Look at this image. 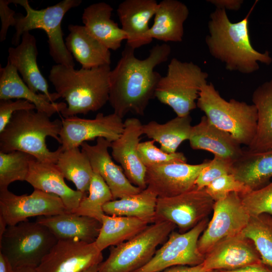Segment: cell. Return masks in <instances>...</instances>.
<instances>
[{
    "label": "cell",
    "mask_w": 272,
    "mask_h": 272,
    "mask_svg": "<svg viewBox=\"0 0 272 272\" xmlns=\"http://www.w3.org/2000/svg\"><path fill=\"white\" fill-rule=\"evenodd\" d=\"M12 3V0H0V17L1 29L0 31V41L6 39L8 29L10 26L16 25V14L15 11L9 8V5Z\"/></svg>",
    "instance_id": "cell-43"
},
{
    "label": "cell",
    "mask_w": 272,
    "mask_h": 272,
    "mask_svg": "<svg viewBox=\"0 0 272 272\" xmlns=\"http://www.w3.org/2000/svg\"><path fill=\"white\" fill-rule=\"evenodd\" d=\"M255 4L242 20L236 23L230 20L224 9L216 8L210 15L206 45L211 55L229 71L250 74L259 70V62L266 65L272 62L268 51L259 52L251 43L249 20Z\"/></svg>",
    "instance_id": "cell-2"
},
{
    "label": "cell",
    "mask_w": 272,
    "mask_h": 272,
    "mask_svg": "<svg viewBox=\"0 0 272 272\" xmlns=\"http://www.w3.org/2000/svg\"><path fill=\"white\" fill-rule=\"evenodd\" d=\"M158 196L149 188L141 192L113 199L103 207L109 216L137 218L149 224L155 223Z\"/></svg>",
    "instance_id": "cell-32"
},
{
    "label": "cell",
    "mask_w": 272,
    "mask_h": 272,
    "mask_svg": "<svg viewBox=\"0 0 272 272\" xmlns=\"http://www.w3.org/2000/svg\"><path fill=\"white\" fill-rule=\"evenodd\" d=\"M33 156L15 151L9 153L0 152V190L8 189L16 181H26Z\"/></svg>",
    "instance_id": "cell-37"
},
{
    "label": "cell",
    "mask_w": 272,
    "mask_h": 272,
    "mask_svg": "<svg viewBox=\"0 0 272 272\" xmlns=\"http://www.w3.org/2000/svg\"><path fill=\"white\" fill-rule=\"evenodd\" d=\"M143 124L137 118H128L124 121L120 136L111 144V154L118 163L128 180L144 190L147 187L145 177L147 168L141 161L138 146L143 134Z\"/></svg>",
    "instance_id": "cell-18"
},
{
    "label": "cell",
    "mask_w": 272,
    "mask_h": 272,
    "mask_svg": "<svg viewBox=\"0 0 272 272\" xmlns=\"http://www.w3.org/2000/svg\"><path fill=\"white\" fill-rule=\"evenodd\" d=\"M45 113L34 110L15 112L8 124L0 132V152L18 151L26 153L42 162L56 164L62 150L60 146L50 151L46 139L50 137L60 144L59 134L62 120H51Z\"/></svg>",
    "instance_id": "cell-4"
},
{
    "label": "cell",
    "mask_w": 272,
    "mask_h": 272,
    "mask_svg": "<svg viewBox=\"0 0 272 272\" xmlns=\"http://www.w3.org/2000/svg\"><path fill=\"white\" fill-rule=\"evenodd\" d=\"M69 213L57 195L34 189L29 195H18L8 189L0 190V215L8 226L15 225L33 217Z\"/></svg>",
    "instance_id": "cell-13"
},
{
    "label": "cell",
    "mask_w": 272,
    "mask_h": 272,
    "mask_svg": "<svg viewBox=\"0 0 272 272\" xmlns=\"http://www.w3.org/2000/svg\"><path fill=\"white\" fill-rule=\"evenodd\" d=\"M209 222L206 218L185 233L172 231L152 259L133 272H160L173 266H193L202 263L205 255L198 249V241Z\"/></svg>",
    "instance_id": "cell-11"
},
{
    "label": "cell",
    "mask_w": 272,
    "mask_h": 272,
    "mask_svg": "<svg viewBox=\"0 0 272 272\" xmlns=\"http://www.w3.org/2000/svg\"><path fill=\"white\" fill-rule=\"evenodd\" d=\"M36 221L46 227L57 240L76 239L91 243L98 236L101 223L73 213L38 217Z\"/></svg>",
    "instance_id": "cell-26"
},
{
    "label": "cell",
    "mask_w": 272,
    "mask_h": 272,
    "mask_svg": "<svg viewBox=\"0 0 272 272\" xmlns=\"http://www.w3.org/2000/svg\"><path fill=\"white\" fill-rule=\"evenodd\" d=\"M12 99L27 100L35 106L37 111L49 117L67 107L66 103L52 102L46 95L33 91L21 78L17 69L8 62L5 66L0 67V100Z\"/></svg>",
    "instance_id": "cell-24"
},
{
    "label": "cell",
    "mask_w": 272,
    "mask_h": 272,
    "mask_svg": "<svg viewBox=\"0 0 272 272\" xmlns=\"http://www.w3.org/2000/svg\"><path fill=\"white\" fill-rule=\"evenodd\" d=\"M113 9L105 2H98L86 7L82 14V22L89 34L109 50L121 47L126 35L117 23L111 19Z\"/></svg>",
    "instance_id": "cell-25"
},
{
    "label": "cell",
    "mask_w": 272,
    "mask_h": 272,
    "mask_svg": "<svg viewBox=\"0 0 272 272\" xmlns=\"http://www.w3.org/2000/svg\"><path fill=\"white\" fill-rule=\"evenodd\" d=\"M160 272H211L206 271L201 264L189 265H176L166 268Z\"/></svg>",
    "instance_id": "cell-46"
},
{
    "label": "cell",
    "mask_w": 272,
    "mask_h": 272,
    "mask_svg": "<svg viewBox=\"0 0 272 272\" xmlns=\"http://www.w3.org/2000/svg\"><path fill=\"white\" fill-rule=\"evenodd\" d=\"M233 162L218 156H214L200 172L195 181L197 189H204L213 181L226 174H231Z\"/></svg>",
    "instance_id": "cell-41"
},
{
    "label": "cell",
    "mask_w": 272,
    "mask_h": 272,
    "mask_svg": "<svg viewBox=\"0 0 272 272\" xmlns=\"http://www.w3.org/2000/svg\"><path fill=\"white\" fill-rule=\"evenodd\" d=\"M148 225L146 222L137 218L104 214L95 244L102 251L108 247L116 246L131 239Z\"/></svg>",
    "instance_id": "cell-33"
},
{
    "label": "cell",
    "mask_w": 272,
    "mask_h": 272,
    "mask_svg": "<svg viewBox=\"0 0 272 272\" xmlns=\"http://www.w3.org/2000/svg\"><path fill=\"white\" fill-rule=\"evenodd\" d=\"M231 174L250 191L262 187L272 178V150H243L233 163Z\"/></svg>",
    "instance_id": "cell-29"
},
{
    "label": "cell",
    "mask_w": 272,
    "mask_h": 272,
    "mask_svg": "<svg viewBox=\"0 0 272 272\" xmlns=\"http://www.w3.org/2000/svg\"><path fill=\"white\" fill-rule=\"evenodd\" d=\"M171 51L166 43L157 44L147 58L140 59L135 56L134 49L126 45L109 74L108 102L113 113L122 118L129 113L144 115L162 78L154 69L167 60Z\"/></svg>",
    "instance_id": "cell-1"
},
{
    "label": "cell",
    "mask_w": 272,
    "mask_h": 272,
    "mask_svg": "<svg viewBox=\"0 0 272 272\" xmlns=\"http://www.w3.org/2000/svg\"><path fill=\"white\" fill-rule=\"evenodd\" d=\"M208 77L207 73L193 62L173 58L166 75L157 85L155 98L170 107L177 116L189 115L197 107L200 88L208 83Z\"/></svg>",
    "instance_id": "cell-7"
},
{
    "label": "cell",
    "mask_w": 272,
    "mask_h": 272,
    "mask_svg": "<svg viewBox=\"0 0 272 272\" xmlns=\"http://www.w3.org/2000/svg\"><path fill=\"white\" fill-rule=\"evenodd\" d=\"M196 106L215 126L231 134L248 147L256 130L257 113L254 104L235 99L227 101L211 83L200 88Z\"/></svg>",
    "instance_id": "cell-5"
},
{
    "label": "cell",
    "mask_w": 272,
    "mask_h": 272,
    "mask_svg": "<svg viewBox=\"0 0 272 272\" xmlns=\"http://www.w3.org/2000/svg\"><path fill=\"white\" fill-rule=\"evenodd\" d=\"M66 47L82 65L90 69L111 63L110 50L90 35L84 26L70 25Z\"/></svg>",
    "instance_id": "cell-28"
},
{
    "label": "cell",
    "mask_w": 272,
    "mask_h": 272,
    "mask_svg": "<svg viewBox=\"0 0 272 272\" xmlns=\"http://www.w3.org/2000/svg\"><path fill=\"white\" fill-rule=\"evenodd\" d=\"M209 3L216 7V8L231 11H238L241 7L243 0H208Z\"/></svg>",
    "instance_id": "cell-44"
},
{
    "label": "cell",
    "mask_w": 272,
    "mask_h": 272,
    "mask_svg": "<svg viewBox=\"0 0 272 272\" xmlns=\"http://www.w3.org/2000/svg\"><path fill=\"white\" fill-rule=\"evenodd\" d=\"M240 196L250 216L261 214L272 215V180L260 188Z\"/></svg>",
    "instance_id": "cell-39"
},
{
    "label": "cell",
    "mask_w": 272,
    "mask_h": 272,
    "mask_svg": "<svg viewBox=\"0 0 272 272\" xmlns=\"http://www.w3.org/2000/svg\"><path fill=\"white\" fill-rule=\"evenodd\" d=\"M62 124L59 138L62 152L95 138H103L112 143L120 136L124 128L122 118L114 113H99L93 119L71 116L62 120Z\"/></svg>",
    "instance_id": "cell-15"
},
{
    "label": "cell",
    "mask_w": 272,
    "mask_h": 272,
    "mask_svg": "<svg viewBox=\"0 0 272 272\" xmlns=\"http://www.w3.org/2000/svg\"><path fill=\"white\" fill-rule=\"evenodd\" d=\"M111 144L104 138H98L95 145L83 143L81 150L87 155L93 171L103 178L109 188L113 199L141 192L142 190L128 180L121 166L112 159L108 151Z\"/></svg>",
    "instance_id": "cell-19"
},
{
    "label": "cell",
    "mask_w": 272,
    "mask_h": 272,
    "mask_svg": "<svg viewBox=\"0 0 272 272\" xmlns=\"http://www.w3.org/2000/svg\"><path fill=\"white\" fill-rule=\"evenodd\" d=\"M213 212L212 218L198 241V249L205 255L219 242L241 233L250 218L240 194L236 192L215 201Z\"/></svg>",
    "instance_id": "cell-12"
},
{
    "label": "cell",
    "mask_w": 272,
    "mask_h": 272,
    "mask_svg": "<svg viewBox=\"0 0 272 272\" xmlns=\"http://www.w3.org/2000/svg\"><path fill=\"white\" fill-rule=\"evenodd\" d=\"M176 226L169 221L148 225L131 239L112 246L108 258L98 265V272H133L153 257L157 246L166 241Z\"/></svg>",
    "instance_id": "cell-9"
},
{
    "label": "cell",
    "mask_w": 272,
    "mask_h": 272,
    "mask_svg": "<svg viewBox=\"0 0 272 272\" xmlns=\"http://www.w3.org/2000/svg\"><path fill=\"white\" fill-rule=\"evenodd\" d=\"M242 233L253 241L261 262L272 268V215L261 214L250 216Z\"/></svg>",
    "instance_id": "cell-35"
},
{
    "label": "cell",
    "mask_w": 272,
    "mask_h": 272,
    "mask_svg": "<svg viewBox=\"0 0 272 272\" xmlns=\"http://www.w3.org/2000/svg\"><path fill=\"white\" fill-rule=\"evenodd\" d=\"M81 0H63L55 5L39 10L33 9L28 0H12V3L19 5L26 11V16L16 15V32L12 39L15 46L20 44L23 33L40 29L48 37L49 54L57 64L74 67L73 56L67 49L63 39L61 27L65 14L71 9L78 7Z\"/></svg>",
    "instance_id": "cell-6"
},
{
    "label": "cell",
    "mask_w": 272,
    "mask_h": 272,
    "mask_svg": "<svg viewBox=\"0 0 272 272\" xmlns=\"http://www.w3.org/2000/svg\"><path fill=\"white\" fill-rule=\"evenodd\" d=\"M110 65L76 70L53 65L48 78L60 98L67 102L61 112L64 118L96 111L109 101Z\"/></svg>",
    "instance_id": "cell-3"
},
{
    "label": "cell",
    "mask_w": 272,
    "mask_h": 272,
    "mask_svg": "<svg viewBox=\"0 0 272 272\" xmlns=\"http://www.w3.org/2000/svg\"><path fill=\"white\" fill-rule=\"evenodd\" d=\"M88 196L81 200L79 207L73 213L96 219L101 223L105 214L103 207L113 200L111 192L103 178L94 172Z\"/></svg>",
    "instance_id": "cell-36"
},
{
    "label": "cell",
    "mask_w": 272,
    "mask_h": 272,
    "mask_svg": "<svg viewBox=\"0 0 272 272\" xmlns=\"http://www.w3.org/2000/svg\"><path fill=\"white\" fill-rule=\"evenodd\" d=\"M95 243L58 240L36 268L38 272H83L103 261Z\"/></svg>",
    "instance_id": "cell-14"
},
{
    "label": "cell",
    "mask_w": 272,
    "mask_h": 272,
    "mask_svg": "<svg viewBox=\"0 0 272 272\" xmlns=\"http://www.w3.org/2000/svg\"><path fill=\"white\" fill-rule=\"evenodd\" d=\"M188 141L193 150H205L233 163L243 151L231 134L214 125L205 115L192 126Z\"/></svg>",
    "instance_id": "cell-23"
},
{
    "label": "cell",
    "mask_w": 272,
    "mask_h": 272,
    "mask_svg": "<svg viewBox=\"0 0 272 272\" xmlns=\"http://www.w3.org/2000/svg\"><path fill=\"white\" fill-rule=\"evenodd\" d=\"M153 140L140 142L138 146L140 158L146 167L164 165L172 163H186L183 153H167L158 148Z\"/></svg>",
    "instance_id": "cell-38"
},
{
    "label": "cell",
    "mask_w": 272,
    "mask_h": 272,
    "mask_svg": "<svg viewBox=\"0 0 272 272\" xmlns=\"http://www.w3.org/2000/svg\"><path fill=\"white\" fill-rule=\"evenodd\" d=\"M0 272H14V268L8 258L0 252Z\"/></svg>",
    "instance_id": "cell-47"
},
{
    "label": "cell",
    "mask_w": 272,
    "mask_h": 272,
    "mask_svg": "<svg viewBox=\"0 0 272 272\" xmlns=\"http://www.w3.org/2000/svg\"><path fill=\"white\" fill-rule=\"evenodd\" d=\"M190 114L176 116L164 123L151 121L143 124V134L159 143L160 149L167 153H174L180 144L190 137L192 126Z\"/></svg>",
    "instance_id": "cell-31"
},
{
    "label": "cell",
    "mask_w": 272,
    "mask_h": 272,
    "mask_svg": "<svg viewBox=\"0 0 272 272\" xmlns=\"http://www.w3.org/2000/svg\"><path fill=\"white\" fill-rule=\"evenodd\" d=\"M56 164L64 178L73 182L77 190L84 193L89 191L94 171L87 155L79 147L62 152Z\"/></svg>",
    "instance_id": "cell-34"
},
{
    "label": "cell",
    "mask_w": 272,
    "mask_h": 272,
    "mask_svg": "<svg viewBox=\"0 0 272 272\" xmlns=\"http://www.w3.org/2000/svg\"><path fill=\"white\" fill-rule=\"evenodd\" d=\"M189 11L187 6L177 0H163L158 3L154 23L148 33L150 39L165 42H180L184 35V23Z\"/></svg>",
    "instance_id": "cell-27"
},
{
    "label": "cell",
    "mask_w": 272,
    "mask_h": 272,
    "mask_svg": "<svg viewBox=\"0 0 272 272\" xmlns=\"http://www.w3.org/2000/svg\"><path fill=\"white\" fill-rule=\"evenodd\" d=\"M158 5L155 0H125L120 3L117 13L126 35V45L135 49L152 41L148 36L149 23Z\"/></svg>",
    "instance_id": "cell-22"
},
{
    "label": "cell",
    "mask_w": 272,
    "mask_h": 272,
    "mask_svg": "<svg viewBox=\"0 0 272 272\" xmlns=\"http://www.w3.org/2000/svg\"><path fill=\"white\" fill-rule=\"evenodd\" d=\"M205 190L215 201L224 198L232 192L241 195L250 191L232 174L224 175L216 179L206 187Z\"/></svg>",
    "instance_id": "cell-40"
},
{
    "label": "cell",
    "mask_w": 272,
    "mask_h": 272,
    "mask_svg": "<svg viewBox=\"0 0 272 272\" xmlns=\"http://www.w3.org/2000/svg\"><path fill=\"white\" fill-rule=\"evenodd\" d=\"M34 109L35 106L27 100H0V132L8 124L15 112L21 110Z\"/></svg>",
    "instance_id": "cell-42"
},
{
    "label": "cell",
    "mask_w": 272,
    "mask_h": 272,
    "mask_svg": "<svg viewBox=\"0 0 272 272\" xmlns=\"http://www.w3.org/2000/svg\"><path fill=\"white\" fill-rule=\"evenodd\" d=\"M8 226L3 217L0 215V237L3 235Z\"/></svg>",
    "instance_id": "cell-49"
},
{
    "label": "cell",
    "mask_w": 272,
    "mask_h": 272,
    "mask_svg": "<svg viewBox=\"0 0 272 272\" xmlns=\"http://www.w3.org/2000/svg\"><path fill=\"white\" fill-rule=\"evenodd\" d=\"M211 272H272V268L261 262L234 270H217Z\"/></svg>",
    "instance_id": "cell-45"
},
{
    "label": "cell",
    "mask_w": 272,
    "mask_h": 272,
    "mask_svg": "<svg viewBox=\"0 0 272 272\" xmlns=\"http://www.w3.org/2000/svg\"><path fill=\"white\" fill-rule=\"evenodd\" d=\"M198 164L172 163L147 167L145 180L147 187L158 197L174 196L191 190L201 170L209 163Z\"/></svg>",
    "instance_id": "cell-16"
},
{
    "label": "cell",
    "mask_w": 272,
    "mask_h": 272,
    "mask_svg": "<svg viewBox=\"0 0 272 272\" xmlns=\"http://www.w3.org/2000/svg\"><path fill=\"white\" fill-rule=\"evenodd\" d=\"M57 241L46 227L26 220L8 226L0 237V252L14 268H36Z\"/></svg>",
    "instance_id": "cell-8"
},
{
    "label": "cell",
    "mask_w": 272,
    "mask_h": 272,
    "mask_svg": "<svg viewBox=\"0 0 272 272\" xmlns=\"http://www.w3.org/2000/svg\"><path fill=\"white\" fill-rule=\"evenodd\" d=\"M215 202L205 188L196 187L174 196L158 197L155 223L169 221L185 233L208 218Z\"/></svg>",
    "instance_id": "cell-10"
},
{
    "label": "cell",
    "mask_w": 272,
    "mask_h": 272,
    "mask_svg": "<svg viewBox=\"0 0 272 272\" xmlns=\"http://www.w3.org/2000/svg\"><path fill=\"white\" fill-rule=\"evenodd\" d=\"M26 181L34 189L54 194L62 201L69 213H73L86 195L67 185L56 164L42 162L33 158Z\"/></svg>",
    "instance_id": "cell-21"
},
{
    "label": "cell",
    "mask_w": 272,
    "mask_h": 272,
    "mask_svg": "<svg viewBox=\"0 0 272 272\" xmlns=\"http://www.w3.org/2000/svg\"><path fill=\"white\" fill-rule=\"evenodd\" d=\"M14 272H38L36 268L31 267H20L14 268Z\"/></svg>",
    "instance_id": "cell-48"
},
{
    "label": "cell",
    "mask_w": 272,
    "mask_h": 272,
    "mask_svg": "<svg viewBox=\"0 0 272 272\" xmlns=\"http://www.w3.org/2000/svg\"><path fill=\"white\" fill-rule=\"evenodd\" d=\"M260 262L254 243L241 232L217 243L205 255L202 265L207 271L232 270Z\"/></svg>",
    "instance_id": "cell-17"
},
{
    "label": "cell",
    "mask_w": 272,
    "mask_h": 272,
    "mask_svg": "<svg viewBox=\"0 0 272 272\" xmlns=\"http://www.w3.org/2000/svg\"><path fill=\"white\" fill-rule=\"evenodd\" d=\"M98 265H94L83 272H98Z\"/></svg>",
    "instance_id": "cell-50"
},
{
    "label": "cell",
    "mask_w": 272,
    "mask_h": 272,
    "mask_svg": "<svg viewBox=\"0 0 272 272\" xmlns=\"http://www.w3.org/2000/svg\"><path fill=\"white\" fill-rule=\"evenodd\" d=\"M252 102L257 113L255 136L247 147L249 150H272V79L258 86L252 95Z\"/></svg>",
    "instance_id": "cell-30"
},
{
    "label": "cell",
    "mask_w": 272,
    "mask_h": 272,
    "mask_svg": "<svg viewBox=\"0 0 272 272\" xmlns=\"http://www.w3.org/2000/svg\"><path fill=\"white\" fill-rule=\"evenodd\" d=\"M8 62L21 75L22 80L35 93L41 92L47 96L52 102L60 98L56 93H50L48 83L41 73L37 62L38 50L36 38L30 32L21 36V42L8 49Z\"/></svg>",
    "instance_id": "cell-20"
}]
</instances>
